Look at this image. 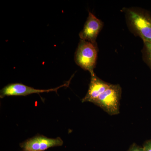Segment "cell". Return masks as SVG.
Segmentation results:
<instances>
[{
	"mask_svg": "<svg viewBox=\"0 0 151 151\" xmlns=\"http://www.w3.org/2000/svg\"><path fill=\"white\" fill-rule=\"evenodd\" d=\"M128 22L134 32L143 41L151 43V15L147 12L136 9H127Z\"/></svg>",
	"mask_w": 151,
	"mask_h": 151,
	"instance_id": "cell-1",
	"label": "cell"
},
{
	"mask_svg": "<svg viewBox=\"0 0 151 151\" xmlns=\"http://www.w3.org/2000/svg\"><path fill=\"white\" fill-rule=\"evenodd\" d=\"M122 89L119 84H112L94 101L93 104L111 116L120 113Z\"/></svg>",
	"mask_w": 151,
	"mask_h": 151,
	"instance_id": "cell-2",
	"label": "cell"
},
{
	"mask_svg": "<svg viewBox=\"0 0 151 151\" xmlns=\"http://www.w3.org/2000/svg\"><path fill=\"white\" fill-rule=\"evenodd\" d=\"M97 57V45L80 39L75 55L77 65L91 74L94 72Z\"/></svg>",
	"mask_w": 151,
	"mask_h": 151,
	"instance_id": "cell-3",
	"label": "cell"
},
{
	"mask_svg": "<svg viewBox=\"0 0 151 151\" xmlns=\"http://www.w3.org/2000/svg\"><path fill=\"white\" fill-rule=\"evenodd\" d=\"M70 79L61 86L48 89H36L32 87L27 86L21 83H13L9 84L1 90L0 97L4 98L6 96H26L32 94H40L43 92H56L59 88L69 85Z\"/></svg>",
	"mask_w": 151,
	"mask_h": 151,
	"instance_id": "cell-4",
	"label": "cell"
},
{
	"mask_svg": "<svg viewBox=\"0 0 151 151\" xmlns=\"http://www.w3.org/2000/svg\"><path fill=\"white\" fill-rule=\"evenodd\" d=\"M63 143L59 137L52 139L38 135L21 143L20 146L23 151H44L50 148L62 146Z\"/></svg>",
	"mask_w": 151,
	"mask_h": 151,
	"instance_id": "cell-5",
	"label": "cell"
},
{
	"mask_svg": "<svg viewBox=\"0 0 151 151\" xmlns=\"http://www.w3.org/2000/svg\"><path fill=\"white\" fill-rule=\"evenodd\" d=\"M103 26L102 22L92 13L89 12L84 27L79 34L80 39L97 45L96 40Z\"/></svg>",
	"mask_w": 151,
	"mask_h": 151,
	"instance_id": "cell-6",
	"label": "cell"
},
{
	"mask_svg": "<svg viewBox=\"0 0 151 151\" xmlns=\"http://www.w3.org/2000/svg\"><path fill=\"white\" fill-rule=\"evenodd\" d=\"M90 74L91 80L89 89L85 97L82 99V103H94V101L111 85L110 83L105 82L97 77L94 72Z\"/></svg>",
	"mask_w": 151,
	"mask_h": 151,
	"instance_id": "cell-7",
	"label": "cell"
},
{
	"mask_svg": "<svg viewBox=\"0 0 151 151\" xmlns=\"http://www.w3.org/2000/svg\"><path fill=\"white\" fill-rule=\"evenodd\" d=\"M144 52L147 62L151 67V43L144 42Z\"/></svg>",
	"mask_w": 151,
	"mask_h": 151,
	"instance_id": "cell-8",
	"label": "cell"
},
{
	"mask_svg": "<svg viewBox=\"0 0 151 151\" xmlns=\"http://www.w3.org/2000/svg\"><path fill=\"white\" fill-rule=\"evenodd\" d=\"M127 151H144L143 148L138 146L136 144H132Z\"/></svg>",
	"mask_w": 151,
	"mask_h": 151,
	"instance_id": "cell-9",
	"label": "cell"
},
{
	"mask_svg": "<svg viewBox=\"0 0 151 151\" xmlns=\"http://www.w3.org/2000/svg\"><path fill=\"white\" fill-rule=\"evenodd\" d=\"M143 148L144 151H151V140L146 141Z\"/></svg>",
	"mask_w": 151,
	"mask_h": 151,
	"instance_id": "cell-10",
	"label": "cell"
}]
</instances>
